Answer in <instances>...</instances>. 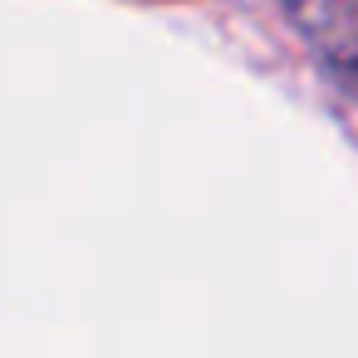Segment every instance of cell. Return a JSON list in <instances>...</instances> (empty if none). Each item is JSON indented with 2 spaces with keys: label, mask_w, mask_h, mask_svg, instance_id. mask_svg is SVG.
I'll return each mask as SVG.
<instances>
[{
  "label": "cell",
  "mask_w": 358,
  "mask_h": 358,
  "mask_svg": "<svg viewBox=\"0 0 358 358\" xmlns=\"http://www.w3.org/2000/svg\"><path fill=\"white\" fill-rule=\"evenodd\" d=\"M285 10L329 69L358 74V0H285Z\"/></svg>",
  "instance_id": "6da1fadb"
}]
</instances>
